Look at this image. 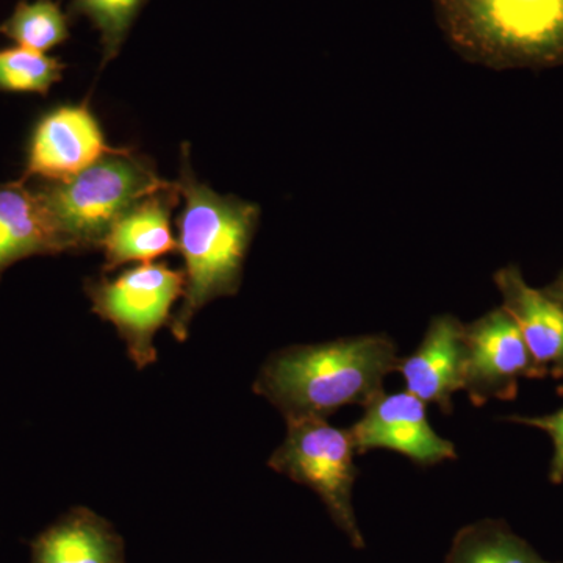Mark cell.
<instances>
[{
    "label": "cell",
    "mask_w": 563,
    "mask_h": 563,
    "mask_svg": "<svg viewBox=\"0 0 563 563\" xmlns=\"http://www.w3.org/2000/svg\"><path fill=\"white\" fill-rule=\"evenodd\" d=\"M179 198L177 184H168L122 214L101 246L103 272H114L128 263H152L176 252L172 213Z\"/></svg>",
    "instance_id": "7c38bea8"
},
{
    "label": "cell",
    "mask_w": 563,
    "mask_h": 563,
    "mask_svg": "<svg viewBox=\"0 0 563 563\" xmlns=\"http://www.w3.org/2000/svg\"><path fill=\"white\" fill-rule=\"evenodd\" d=\"M506 420L528 426V428L540 429L550 437L551 443H553V457H551L548 476L553 484L563 483V407L553 413L532 415V417L514 415Z\"/></svg>",
    "instance_id": "d6986e66"
},
{
    "label": "cell",
    "mask_w": 563,
    "mask_h": 563,
    "mask_svg": "<svg viewBox=\"0 0 563 563\" xmlns=\"http://www.w3.org/2000/svg\"><path fill=\"white\" fill-rule=\"evenodd\" d=\"M401 357L387 335H361L273 352L252 384L285 421L329 418L347 406H368Z\"/></svg>",
    "instance_id": "6da1fadb"
},
{
    "label": "cell",
    "mask_w": 563,
    "mask_h": 563,
    "mask_svg": "<svg viewBox=\"0 0 563 563\" xmlns=\"http://www.w3.org/2000/svg\"><path fill=\"white\" fill-rule=\"evenodd\" d=\"M114 150L87 102L58 106L33 125L21 179L66 180Z\"/></svg>",
    "instance_id": "ba28073f"
},
{
    "label": "cell",
    "mask_w": 563,
    "mask_h": 563,
    "mask_svg": "<svg viewBox=\"0 0 563 563\" xmlns=\"http://www.w3.org/2000/svg\"><path fill=\"white\" fill-rule=\"evenodd\" d=\"M168 184L147 158L117 147L77 176L35 187L65 251L85 252L101 250L122 214Z\"/></svg>",
    "instance_id": "277c9868"
},
{
    "label": "cell",
    "mask_w": 563,
    "mask_h": 563,
    "mask_svg": "<svg viewBox=\"0 0 563 563\" xmlns=\"http://www.w3.org/2000/svg\"><path fill=\"white\" fill-rule=\"evenodd\" d=\"M465 384L474 406L517 398L521 379H542L517 322L504 307L465 324Z\"/></svg>",
    "instance_id": "52a82bcc"
},
{
    "label": "cell",
    "mask_w": 563,
    "mask_h": 563,
    "mask_svg": "<svg viewBox=\"0 0 563 563\" xmlns=\"http://www.w3.org/2000/svg\"><path fill=\"white\" fill-rule=\"evenodd\" d=\"M503 307L517 322L542 377L563 379V307L525 280L520 268L506 266L495 274Z\"/></svg>",
    "instance_id": "8fae6325"
},
{
    "label": "cell",
    "mask_w": 563,
    "mask_h": 563,
    "mask_svg": "<svg viewBox=\"0 0 563 563\" xmlns=\"http://www.w3.org/2000/svg\"><path fill=\"white\" fill-rule=\"evenodd\" d=\"M446 563H550L499 521L466 526L454 539Z\"/></svg>",
    "instance_id": "9a60e30c"
},
{
    "label": "cell",
    "mask_w": 563,
    "mask_h": 563,
    "mask_svg": "<svg viewBox=\"0 0 563 563\" xmlns=\"http://www.w3.org/2000/svg\"><path fill=\"white\" fill-rule=\"evenodd\" d=\"M465 324L453 314H442L433 318L420 346L399 361L398 372L407 391L450 413L453 396L465 384Z\"/></svg>",
    "instance_id": "30bf717a"
},
{
    "label": "cell",
    "mask_w": 563,
    "mask_h": 563,
    "mask_svg": "<svg viewBox=\"0 0 563 563\" xmlns=\"http://www.w3.org/2000/svg\"><path fill=\"white\" fill-rule=\"evenodd\" d=\"M285 422L287 432L269 457V468L317 493L335 525L354 547L362 548L365 540L352 506L357 451L350 429L336 428L328 418Z\"/></svg>",
    "instance_id": "5b68a950"
},
{
    "label": "cell",
    "mask_w": 563,
    "mask_h": 563,
    "mask_svg": "<svg viewBox=\"0 0 563 563\" xmlns=\"http://www.w3.org/2000/svg\"><path fill=\"white\" fill-rule=\"evenodd\" d=\"M363 409L361 420L350 428L357 454L388 450L421 466L457 457L454 443L433 431L428 406L412 393L384 391Z\"/></svg>",
    "instance_id": "9c48e42d"
},
{
    "label": "cell",
    "mask_w": 563,
    "mask_h": 563,
    "mask_svg": "<svg viewBox=\"0 0 563 563\" xmlns=\"http://www.w3.org/2000/svg\"><path fill=\"white\" fill-rule=\"evenodd\" d=\"M144 3L146 0H73L69 13L87 18L99 32L107 65L120 54Z\"/></svg>",
    "instance_id": "ac0fdd59"
},
{
    "label": "cell",
    "mask_w": 563,
    "mask_h": 563,
    "mask_svg": "<svg viewBox=\"0 0 563 563\" xmlns=\"http://www.w3.org/2000/svg\"><path fill=\"white\" fill-rule=\"evenodd\" d=\"M455 49L493 68L563 65V0H432Z\"/></svg>",
    "instance_id": "3957f363"
},
{
    "label": "cell",
    "mask_w": 563,
    "mask_h": 563,
    "mask_svg": "<svg viewBox=\"0 0 563 563\" xmlns=\"http://www.w3.org/2000/svg\"><path fill=\"white\" fill-rule=\"evenodd\" d=\"M60 236L52 224L35 185L20 179L0 187V280L14 263L35 255L63 254Z\"/></svg>",
    "instance_id": "5bb4252c"
},
{
    "label": "cell",
    "mask_w": 563,
    "mask_h": 563,
    "mask_svg": "<svg viewBox=\"0 0 563 563\" xmlns=\"http://www.w3.org/2000/svg\"><path fill=\"white\" fill-rule=\"evenodd\" d=\"M65 63L47 54L9 47L0 51V92H36L46 96L63 79Z\"/></svg>",
    "instance_id": "e0dca14e"
},
{
    "label": "cell",
    "mask_w": 563,
    "mask_h": 563,
    "mask_svg": "<svg viewBox=\"0 0 563 563\" xmlns=\"http://www.w3.org/2000/svg\"><path fill=\"white\" fill-rule=\"evenodd\" d=\"M0 35L24 49L47 54L69 38V16L55 0H21L0 24Z\"/></svg>",
    "instance_id": "2e32d148"
},
{
    "label": "cell",
    "mask_w": 563,
    "mask_h": 563,
    "mask_svg": "<svg viewBox=\"0 0 563 563\" xmlns=\"http://www.w3.org/2000/svg\"><path fill=\"white\" fill-rule=\"evenodd\" d=\"M543 291L547 292L548 296L558 301L563 307V269L559 273V276L555 277L553 284L548 285L547 288H543Z\"/></svg>",
    "instance_id": "ffe728a7"
},
{
    "label": "cell",
    "mask_w": 563,
    "mask_h": 563,
    "mask_svg": "<svg viewBox=\"0 0 563 563\" xmlns=\"http://www.w3.org/2000/svg\"><path fill=\"white\" fill-rule=\"evenodd\" d=\"M31 563H125L124 540L88 507H74L32 540Z\"/></svg>",
    "instance_id": "4fadbf2b"
},
{
    "label": "cell",
    "mask_w": 563,
    "mask_h": 563,
    "mask_svg": "<svg viewBox=\"0 0 563 563\" xmlns=\"http://www.w3.org/2000/svg\"><path fill=\"white\" fill-rule=\"evenodd\" d=\"M185 276L165 262L141 263L114 277L85 282L91 310L117 329L136 369L157 362L155 335L169 324Z\"/></svg>",
    "instance_id": "8992f818"
},
{
    "label": "cell",
    "mask_w": 563,
    "mask_h": 563,
    "mask_svg": "<svg viewBox=\"0 0 563 563\" xmlns=\"http://www.w3.org/2000/svg\"><path fill=\"white\" fill-rule=\"evenodd\" d=\"M185 207L177 218V251L184 258L185 290L168 328L187 342L192 320L207 303L236 295L257 228L258 209L235 196H222L195 176L190 150H181L177 181Z\"/></svg>",
    "instance_id": "7a4b0ae2"
}]
</instances>
